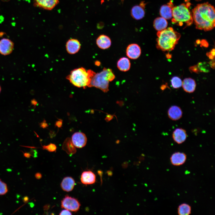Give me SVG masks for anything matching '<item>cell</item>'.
Segmentation results:
<instances>
[{
  "instance_id": "obj_30",
  "label": "cell",
  "mask_w": 215,
  "mask_h": 215,
  "mask_svg": "<svg viewBox=\"0 0 215 215\" xmlns=\"http://www.w3.org/2000/svg\"><path fill=\"white\" fill-rule=\"evenodd\" d=\"M189 70L191 72H195L196 73H199V72L197 65H195L191 66L189 68Z\"/></svg>"
},
{
  "instance_id": "obj_35",
  "label": "cell",
  "mask_w": 215,
  "mask_h": 215,
  "mask_svg": "<svg viewBox=\"0 0 215 215\" xmlns=\"http://www.w3.org/2000/svg\"><path fill=\"white\" fill-rule=\"evenodd\" d=\"M35 177L37 179H40L42 177V175L39 173H37L35 174Z\"/></svg>"
},
{
  "instance_id": "obj_26",
  "label": "cell",
  "mask_w": 215,
  "mask_h": 215,
  "mask_svg": "<svg viewBox=\"0 0 215 215\" xmlns=\"http://www.w3.org/2000/svg\"><path fill=\"white\" fill-rule=\"evenodd\" d=\"M171 83L172 87L175 89L179 88L182 85V81L181 79L176 76H174L172 78Z\"/></svg>"
},
{
  "instance_id": "obj_8",
  "label": "cell",
  "mask_w": 215,
  "mask_h": 215,
  "mask_svg": "<svg viewBox=\"0 0 215 215\" xmlns=\"http://www.w3.org/2000/svg\"><path fill=\"white\" fill-rule=\"evenodd\" d=\"M14 48V43L10 40L3 38L0 40V53L6 56L10 54Z\"/></svg>"
},
{
  "instance_id": "obj_18",
  "label": "cell",
  "mask_w": 215,
  "mask_h": 215,
  "mask_svg": "<svg viewBox=\"0 0 215 215\" xmlns=\"http://www.w3.org/2000/svg\"><path fill=\"white\" fill-rule=\"evenodd\" d=\"M182 86L185 91L190 93L193 92L195 90L196 84L194 79L188 78L183 80L182 82Z\"/></svg>"
},
{
  "instance_id": "obj_4",
  "label": "cell",
  "mask_w": 215,
  "mask_h": 215,
  "mask_svg": "<svg viewBox=\"0 0 215 215\" xmlns=\"http://www.w3.org/2000/svg\"><path fill=\"white\" fill-rule=\"evenodd\" d=\"M190 3H182L174 7L172 9V22L180 26L185 24L186 26L191 25L193 22L192 13L189 9Z\"/></svg>"
},
{
  "instance_id": "obj_7",
  "label": "cell",
  "mask_w": 215,
  "mask_h": 215,
  "mask_svg": "<svg viewBox=\"0 0 215 215\" xmlns=\"http://www.w3.org/2000/svg\"><path fill=\"white\" fill-rule=\"evenodd\" d=\"M71 141L76 147L81 148L84 147L86 145L87 138L85 135L83 133L77 132L72 135Z\"/></svg>"
},
{
  "instance_id": "obj_33",
  "label": "cell",
  "mask_w": 215,
  "mask_h": 215,
  "mask_svg": "<svg viewBox=\"0 0 215 215\" xmlns=\"http://www.w3.org/2000/svg\"><path fill=\"white\" fill-rule=\"evenodd\" d=\"M212 60L209 62V64L211 67L214 68L215 67L214 59H211Z\"/></svg>"
},
{
  "instance_id": "obj_25",
  "label": "cell",
  "mask_w": 215,
  "mask_h": 215,
  "mask_svg": "<svg viewBox=\"0 0 215 215\" xmlns=\"http://www.w3.org/2000/svg\"><path fill=\"white\" fill-rule=\"evenodd\" d=\"M196 65L200 72L208 73L210 71L211 67L208 62H200L199 63Z\"/></svg>"
},
{
  "instance_id": "obj_9",
  "label": "cell",
  "mask_w": 215,
  "mask_h": 215,
  "mask_svg": "<svg viewBox=\"0 0 215 215\" xmlns=\"http://www.w3.org/2000/svg\"><path fill=\"white\" fill-rule=\"evenodd\" d=\"M141 50L140 47L137 44H131L127 47L126 54L127 56L132 59H136L140 56Z\"/></svg>"
},
{
  "instance_id": "obj_21",
  "label": "cell",
  "mask_w": 215,
  "mask_h": 215,
  "mask_svg": "<svg viewBox=\"0 0 215 215\" xmlns=\"http://www.w3.org/2000/svg\"><path fill=\"white\" fill-rule=\"evenodd\" d=\"M117 67L121 71L126 72L128 71L130 67V60L127 58L123 57L120 58L117 64Z\"/></svg>"
},
{
  "instance_id": "obj_1",
  "label": "cell",
  "mask_w": 215,
  "mask_h": 215,
  "mask_svg": "<svg viewBox=\"0 0 215 215\" xmlns=\"http://www.w3.org/2000/svg\"><path fill=\"white\" fill-rule=\"evenodd\" d=\"M192 13L196 29L208 31L214 28L215 9L208 2L197 5L192 10Z\"/></svg>"
},
{
  "instance_id": "obj_34",
  "label": "cell",
  "mask_w": 215,
  "mask_h": 215,
  "mask_svg": "<svg viewBox=\"0 0 215 215\" xmlns=\"http://www.w3.org/2000/svg\"><path fill=\"white\" fill-rule=\"evenodd\" d=\"M40 125V127L43 128H45L48 126L47 124L46 123L45 121L41 123Z\"/></svg>"
},
{
  "instance_id": "obj_28",
  "label": "cell",
  "mask_w": 215,
  "mask_h": 215,
  "mask_svg": "<svg viewBox=\"0 0 215 215\" xmlns=\"http://www.w3.org/2000/svg\"><path fill=\"white\" fill-rule=\"evenodd\" d=\"M43 149L50 152L55 151L56 150V146L54 144L50 143L48 145L43 146Z\"/></svg>"
},
{
  "instance_id": "obj_39",
  "label": "cell",
  "mask_w": 215,
  "mask_h": 215,
  "mask_svg": "<svg viewBox=\"0 0 215 215\" xmlns=\"http://www.w3.org/2000/svg\"><path fill=\"white\" fill-rule=\"evenodd\" d=\"M28 200V198L27 196H25L24 197L23 199V201L24 202H27Z\"/></svg>"
},
{
  "instance_id": "obj_22",
  "label": "cell",
  "mask_w": 215,
  "mask_h": 215,
  "mask_svg": "<svg viewBox=\"0 0 215 215\" xmlns=\"http://www.w3.org/2000/svg\"><path fill=\"white\" fill-rule=\"evenodd\" d=\"M168 23L166 19L162 17L156 18L153 22V26L155 29L158 31H161L166 28Z\"/></svg>"
},
{
  "instance_id": "obj_40",
  "label": "cell",
  "mask_w": 215,
  "mask_h": 215,
  "mask_svg": "<svg viewBox=\"0 0 215 215\" xmlns=\"http://www.w3.org/2000/svg\"><path fill=\"white\" fill-rule=\"evenodd\" d=\"M100 64V62H99L98 61L96 62H95V64L97 66H99Z\"/></svg>"
},
{
  "instance_id": "obj_37",
  "label": "cell",
  "mask_w": 215,
  "mask_h": 215,
  "mask_svg": "<svg viewBox=\"0 0 215 215\" xmlns=\"http://www.w3.org/2000/svg\"><path fill=\"white\" fill-rule=\"evenodd\" d=\"M202 45L203 46H204L205 47H207L208 46V44L207 42L206 43L205 42V41H202Z\"/></svg>"
},
{
  "instance_id": "obj_3",
  "label": "cell",
  "mask_w": 215,
  "mask_h": 215,
  "mask_svg": "<svg viewBox=\"0 0 215 215\" xmlns=\"http://www.w3.org/2000/svg\"><path fill=\"white\" fill-rule=\"evenodd\" d=\"M96 73L91 70H86L83 67L72 70L66 79L73 85L78 87H89L91 80Z\"/></svg>"
},
{
  "instance_id": "obj_20",
  "label": "cell",
  "mask_w": 215,
  "mask_h": 215,
  "mask_svg": "<svg viewBox=\"0 0 215 215\" xmlns=\"http://www.w3.org/2000/svg\"><path fill=\"white\" fill-rule=\"evenodd\" d=\"M144 7L140 5L134 6L131 10V14L133 19L139 20L142 19L145 15Z\"/></svg>"
},
{
  "instance_id": "obj_36",
  "label": "cell",
  "mask_w": 215,
  "mask_h": 215,
  "mask_svg": "<svg viewBox=\"0 0 215 215\" xmlns=\"http://www.w3.org/2000/svg\"><path fill=\"white\" fill-rule=\"evenodd\" d=\"M24 156L26 158H29L31 156V154L28 153H24Z\"/></svg>"
},
{
  "instance_id": "obj_41",
  "label": "cell",
  "mask_w": 215,
  "mask_h": 215,
  "mask_svg": "<svg viewBox=\"0 0 215 215\" xmlns=\"http://www.w3.org/2000/svg\"><path fill=\"white\" fill-rule=\"evenodd\" d=\"M1 86H0V92H1Z\"/></svg>"
},
{
  "instance_id": "obj_12",
  "label": "cell",
  "mask_w": 215,
  "mask_h": 215,
  "mask_svg": "<svg viewBox=\"0 0 215 215\" xmlns=\"http://www.w3.org/2000/svg\"><path fill=\"white\" fill-rule=\"evenodd\" d=\"M187 137V135L186 131L182 128H176L172 133V138L173 140L176 143L179 144L184 142Z\"/></svg>"
},
{
  "instance_id": "obj_32",
  "label": "cell",
  "mask_w": 215,
  "mask_h": 215,
  "mask_svg": "<svg viewBox=\"0 0 215 215\" xmlns=\"http://www.w3.org/2000/svg\"><path fill=\"white\" fill-rule=\"evenodd\" d=\"M62 121L61 119H59L55 123V126L58 127L59 128H61L62 125Z\"/></svg>"
},
{
  "instance_id": "obj_23",
  "label": "cell",
  "mask_w": 215,
  "mask_h": 215,
  "mask_svg": "<svg viewBox=\"0 0 215 215\" xmlns=\"http://www.w3.org/2000/svg\"><path fill=\"white\" fill-rule=\"evenodd\" d=\"M62 148L63 149L69 154H73L76 151L75 147L69 138H67L64 140Z\"/></svg>"
},
{
  "instance_id": "obj_38",
  "label": "cell",
  "mask_w": 215,
  "mask_h": 215,
  "mask_svg": "<svg viewBox=\"0 0 215 215\" xmlns=\"http://www.w3.org/2000/svg\"><path fill=\"white\" fill-rule=\"evenodd\" d=\"M31 103L33 105H36L37 104V102L35 100L33 99L31 101Z\"/></svg>"
},
{
  "instance_id": "obj_6",
  "label": "cell",
  "mask_w": 215,
  "mask_h": 215,
  "mask_svg": "<svg viewBox=\"0 0 215 215\" xmlns=\"http://www.w3.org/2000/svg\"><path fill=\"white\" fill-rule=\"evenodd\" d=\"M80 206V204L77 199L67 195L65 196L61 201L62 208L72 211L77 212Z\"/></svg>"
},
{
  "instance_id": "obj_15",
  "label": "cell",
  "mask_w": 215,
  "mask_h": 215,
  "mask_svg": "<svg viewBox=\"0 0 215 215\" xmlns=\"http://www.w3.org/2000/svg\"><path fill=\"white\" fill-rule=\"evenodd\" d=\"M168 114L170 119L173 121H176L182 117V111L179 107L176 105H173L168 109Z\"/></svg>"
},
{
  "instance_id": "obj_5",
  "label": "cell",
  "mask_w": 215,
  "mask_h": 215,
  "mask_svg": "<svg viewBox=\"0 0 215 215\" xmlns=\"http://www.w3.org/2000/svg\"><path fill=\"white\" fill-rule=\"evenodd\" d=\"M115 78V76L111 69L104 68L101 71L95 74L89 87H94L105 93L107 92L109 90V82Z\"/></svg>"
},
{
  "instance_id": "obj_13",
  "label": "cell",
  "mask_w": 215,
  "mask_h": 215,
  "mask_svg": "<svg viewBox=\"0 0 215 215\" xmlns=\"http://www.w3.org/2000/svg\"><path fill=\"white\" fill-rule=\"evenodd\" d=\"M36 5L44 9L51 10L59 3V0H35Z\"/></svg>"
},
{
  "instance_id": "obj_2",
  "label": "cell",
  "mask_w": 215,
  "mask_h": 215,
  "mask_svg": "<svg viewBox=\"0 0 215 215\" xmlns=\"http://www.w3.org/2000/svg\"><path fill=\"white\" fill-rule=\"evenodd\" d=\"M156 47L162 51H171L178 43L181 35L171 27H169L157 33Z\"/></svg>"
},
{
  "instance_id": "obj_19",
  "label": "cell",
  "mask_w": 215,
  "mask_h": 215,
  "mask_svg": "<svg viewBox=\"0 0 215 215\" xmlns=\"http://www.w3.org/2000/svg\"><path fill=\"white\" fill-rule=\"evenodd\" d=\"M75 184L74 179L71 177L68 176L63 179L61 183V186L63 191L68 192L73 190Z\"/></svg>"
},
{
  "instance_id": "obj_29",
  "label": "cell",
  "mask_w": 215,
  "mask_h": 215,
  "mask_svg": "<svg viewBox=\"0 0 215 215\" xmlns=\"http://www.w3.org/2000/svg\"><path fill=\"white\" fill-rule=\"evenodd\" d=\"M206 55L210 59H214L215 56L214 49H212L209 52L207 53Z\"/></svg>"
},
{
  "instance_id": "obj_11",
  "label": "cell",
  "mask_w": 215,
  "mask_h": 215,
  "mask_svg": "<svg viewBox=\"0 0 215 215\" xmlns=\"http://www.w3.org/2000/svg\"><path fill=\"white\" fill-rule=\"evenodd\" d=\"M186 159L187 156L185 153L178 152L171 155L170 160L173 165L179 166L183 165L186 162Z\"/></svg>"
},
{
  "instance_id": "obj_17",
  "label": "cell",
  "mask_w": 215,
  "mask_h": 215,
  "mask_svg": "<svg viewBox=\"0 0 215 215\" xmlns=\"http://www.w3.org/2000/svg\"><path fill=\"white\" fill-rule=\"evenodd\" d=\"M96 44L99 47L102 49H106L110 47L111 42L110 38L105 35L99 36L96 40Z\"/></svg>"
},
{
  "instance_id": "obj_10",
  "label": "cell",
  "mask_w": 215,
  "mask_h": 215,
  "mask_svg": "<svg viewBox=\"0 0 215 215\" xmlns=\"http://www.w3.org/2000/svg\"><path fill=\"white\" fill-rule=\"evenodd\" d=\"M81 44L79 41L76 39H69L66 44V48L67 52L70 54L77 53L81 48Z\"/></svg>"
},
{
  "instance_id": "obj_16",
  "label": "cell",
  "mask_w": 215,
  "mask_h": 215,
  "mask_svg": "<svg viewBox=\"0 0 215 215\" xmlns=\"http://www.w3.org/2000/svg\"><path fill=\"white\" fill-rule=\"evenodd\" d=\"M81 181L82 183L85 185L93 184L96 181V175L91 171H84L81 174Z\"/></svg>"
},
{
  "instance_id": "obj_24",
  "label": "cell",
  "mask_w": 215,
  "mask_h": 215,
  "mask_svg": "<svg viewBox=\"0 0 215 215\" xmlns=\"http://www.w3.org/2000/svg\"><path fill=\"white\" fill-rule=\"evenodd\" d=\"M178 214L179 215H188L191 213V208L188 204L183 203L179 205L177 208Z\"/></svg>"
},
{
  "instance_id": "obj_14",
  "label": "cell",
  "mask_w": 215,
  "mask_h": 215,
  "mask_svg": "<svg viewBox=\"0 0 215 215\" xmlns=\"http://www.w3.org/2000/svg\"><path fill=\"white\" fill-rule=\"evenodd\" d=\"M172 2L170 1L167 4L162 5L160 10V14L162 17L166 19L172 17V9L173 7Z\"/></svg>"
},
{
  "instance_id": "obj_31",
  "label": "cell",
  "mask_w": 215,
  "mask_h": 215,
  "mask_svg": "<svg viewBox=\"0 0 215 215\" xmlns=\"http://www.w3.org/2000/svg\"><path fill=\"white\" fill-rule=\"evenodd\" d=\"M72 214L71 213V212L70 211L65 209V210H63L61 211L60 213L59 214V215H72Z\"/></svg>"
},
{
  "instance_id": "obj_42",
  "label": "cell",
  "mask_w": 215,
  "mask_h": 215,
  "mask_svg": "<svg viewBox=\"0 0 215 215\" xmlns=\"http://www.w3.org/2000/svg\"></svg>"
},
{
  "instance_id": "obj_27",
  "label": "cell",
  "mask_w": 215,
  "mask_h": 215,
  "mask_svg": "<svg viewBox=\"0 0 215 215\" xmlns=\"http://www.w3.org/2000/svg\"><path fill=\"white\" fill-rule=\"evenodd\" d=\"M8 191L7 185L0 179V195H4Z\"/></svg>"
}]
</instances>
